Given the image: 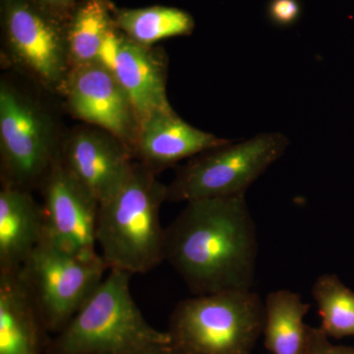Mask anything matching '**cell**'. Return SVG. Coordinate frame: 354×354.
<instances>
[{
	"label": "cell",
	"mask_w": 354,
	"mask_h": 354,
	"mask_svg": "<svg viewBox=\"0 0 354 354\" xmlns=\"http://www.w3.org/2000/svg\"><path fill=\"white\" fill-rule=\"evenodd\" d=\"M113 73L127 93L139 124L157 111H172L165 90L167 64L152 46L135 43L123 34Z\"/></svg>",
	"instance_id": "obj_13"
},
{
	"label": "cell",
	"mask_w": 354,
	"mask_h": 354,
	"mask_svg": "<svg viewBox=\"0 0 354 354\" xmlns=\"http://www.w3.org/2000/svg\"><path fill=\"white\" fill-rule=\"evenodd\" d=\"M46 333L19 271L0 272V354L46 353Z\"/></svg>",
	"instance_id": "obj_15"
},
{
	"label": "cell",
	"mask_w": 354,
	"mask_h": 354,
	"mask_svg": "<svg viewBox=\"0 0 354 354\" xmlns=\"http://www.w3.org/2000/svg\"><path fill=\"white\" fill-rule=\"evenodd\" d=\"M230 141L191 127L174 111H157L140 123L134 158L157 174Z\"/></svg>",
	"instance_id": "obj_12"
},
{
	"label": "cell",
	"mask_w": 354,
	"mask_h": 354,
	"mask_svg": "<svg viewBox=\"0 0 354 354\" xmlns=\"http://www.w3.org/2000/svg\"><path fill=\"white\" fill-rule=\"evenodd\" d=\"M55 127L41 106L11 84L0 85L2 186L31 191L39 187L59 158Z\"/></svg>",
	"instance_id": "obj_7"
},
{
	"label": "cell",
	"mask_w": 354,
	"mask_h": 354,
	"mask_svg": "<svg viewBox=\"0 0 354 354\" xmlns=\"http://www.w3.org/2000/svg\"><path fill=\"white\" fill-rule=\"evenodd\" d=\"M290 145L279 132L261 133L241 142L230 140L191 158L167 186V201L245 196L249 187Z\"/></svg>",
	"instance_id": "obj_5"
},
{
	"label": "cell",
	"mask_w": 354,
	"mask_h": 354,
	"mask_svg": "<svg viewBox=\"0 0 354 354\" xmlns=\"http://www.w3.org/2000/svg\"><path fill=\"white\" fill-rule=\"evenodd\" d=\"M106 270L101 254L71 252L44 234L19 274L38 307L46 332L57 334L102 283Z\"/></svg>",
	"instance_id": "obj_6"
},
{
	"label": "cell",
	"mask_w": 354,
	"mask_h": 354,
	"mask_svg": "<svg viewBox=\"0 0 354 354\" xmlns=\"http://www.w3.org/2000/svg\"><path fill=\"white\" fill-rule=\"evenodd\" d=\"M44 236L43 207L31 191H0V272L19 271Z\"/></svg>",
	"instance_id": "obj_14"
},
{
	"label": "cell",
	"mask_w": 354,
	"mask_h": 354,
	"mask_svg": "<svg viewBox=\"0 0 354 354\" xmlns=\"http://www.w3.org/2000/svg\"><path fill=\"white\" fill-rule=\"evenodd\" d=\"M114 24L127 38L145 46L174 37L188 36L195 21L183 9L169 6L120 8L113 10Z\"/></svg>",
	"instance_id": "obj_17"
},
{
	"label": "cell",
	"mask_w": 354,
	"mask_h": 354,
	"mask_svg": "<svg viewBox=\"0 0 354 354\" xmlns=\"http://www.w3.org/2000/svg\"><path fill=\"white\" fill-rule=\"evenodd\" d=\"M329 339L321 328L308 326L304 354H354L353 346H335Z\"/></svg>",
	"instance_id": "obj_20"
},
{
	"label": "cell",
	"mask_w": 354,
	"mask_h": 354,
	"mask_svg": "<svg viewBox=\"0 0 354 354\" xmlns=\"http://www.w3.org/2000/svg\"><path fill=\"white\" fill-rule=\"evenodd\" d=\"M167 186L155 172L135 162L118 189L100 203L97 244L109 270L146 274L165 261V232L160 220Z\"/></svg>",
	"instance_id": "obj_2"
},
{
	"label": "cell",
	"mask_w": 354,
	"mask_h": 354,
	"mask_svg": "<svg viewBox=\"0 0 354 354\" xmlns=\"http://www.w3.org/2000/svg\"><path fill=\"white\" fill-rule=\"evenodd\" d=\"M113 8L111 2L85 0L71 11L67 23L71 68L97 62L102 41L115 26Z\"/></svg>",
	"instance_id": "obj_18"
},
{
	"label": "cell",
	"mask_w": 354,
	"mask_h": 354,
	"mask_svg": "<svg viewBox=\"0 0 354 354\" xmlns=\"http://www.w3.org/2000/svg\"><path fill=\"white\" fill-rule=\"evenodd\" d=\"M43 195L44 234L80 255L97 252L100 203L70 174L59 158L39 185Z\"/></svg>",
	"instance_id": "obj_9"
},
{
	"label": "cell",
	"mask_w": 354,
	"mask_h": 354,
	"mask_svg": "<svg viewBox=\"0 0 354 354\" xmlns=\"http://www.w3.org/2000/svg\"><path fill=\"white\" fill-rule=\"evenodd\" d=\"M131 277L109 270L73 318L48 341L44 354H125L171 344L167 330L153 328L135 304Z\"/></svg>",
	"instance_id": "obj_3"
},
{
	"label": "cell",
	"mask_w": 354,
	"mask_h": 354,
	"mask_svg": "<svg viewBox=\"0 0 354 354\" xmlns=\"http://www.w3.org/2000/svg\"><path fill=\"white\" fill-rule=\"evenodd\" d=\"M125 354H180L171 344H153Z\"/></svg>",
	"instance_id": "obj_24"
},
{
	"label": "cell",
	"mask_w": 354,
	"mask_h": 354,
	"mask_svg": "<svg viewBox=\"0 0 354 354\" xmlns=\"http://www.w3.org/2000/svg\"><path fill=\"white\" fill-rule=\"evenodd\" d=\"M263 337L264 346L272 354H304L307 329L305 316L310 304L299 293L290 290L272 291L264 302Z\"/></svg>",
	"instance_id": "obj_16"
},
{
	"label": "cell",
	"mask_w": 354,
	"mask_h": 354,
	"mask_svg": "<svg viewBox=\"0 0 354 354\" xmlns=\"http://www.w3.org/2000/svg\"><path fill=\"white\" fill-rule=\"evenodd\" d=\"M123 34L114 26L102 41L99 53H97V62L102 65L104 68L113 72L115 67L116 60L120 55L121 41H122Z\"/></svg>",
	"instance_id": "obj_21"
},
{
	"label": "cell",
	"mask_w": 354,
	"mask_h": 354,
	"mask_svg": "<svg viewBox=\"0 0 354 354\" xmlns=\"http://www.w3.org/2000/svg\"><path fill=\"white\" fill-rule=\"evenodd\" d=\"M311 295L322 320L321 330L328 337L339 339L354 335V292L337 274L318 277Z\"/></svg>",
	"instance_id": "obj_19"
},
{
	"label": "cell",
	"mask_w": 354,
	"mask_h": 354,
	"mask_svg": "<svg viewBox=\"0 0 354 354\" xmlns=\"http://www.w3.org/2000/svg\"><path fill=\"white\" fill-rule=\"evenodd\" d=\"M68 17L35 0H1L3 41L11 57L44 86L64 94L71 64Z\"/></svg>",
	"instance_id": "obj_8"
},
{
	"label": "cell",
	"mask_w": 354,
	"mask_h": 354,
	"mask_svg": "<svg viewBox=\"0 0 354 354\" xmlns=\"http://www.w3.org/2000/svg\"><path fill=\"white\" fill-rule=\"evenodd\" d=\"M132 151L104 130L82 128L62 144L60 160L77 180L101 203L131 174Z\"/></svg>",
	"instance_id": "obj_11"
},
{
	"label": "cell",
	"mask_w": 354,
	"mask_h": 354,
	"mask_svg": "<svg viewBox=\"0 0 354 354\" xmlns=\"http://www.w3.org/2000/svg\"><path fill=\"white\" fill-rule=\"evenodd\" d=\"M35 1L58 15L69 17L71 11L80 2L85 1V0H35ZM104 1L111 2V0H104Z\"/></svg>",
	"instance_id": "obj_23"
},
{
	"label": "cell",
	"mask_w": 354,
	"mask_h": 354,
	"mask_svg": "<svg viewBox=\"0 0 354 354\" xmlns=\"http://www.w3.org/2000/svg\"><path fill=\"white\" fill-rule=\"evenodd\" d=\"M301 12L298 0H271L269 16L272 22L279 26L295 24Z\"/></svg>",
	"instance_id": "obj_22"
},
{
	"label": "cell",
	"mask_w": 354,
	"mask_h": 354,
	"mask_svg": "<svg viewBox=\"0 0 354 354\" xmlns=\"http://www.w3.org/2000/svg\"><path fill=\"white\" fill-rule=\"evenodd\" d=\"M64 95L74 116L113 135L134 156L139 136L138 118L113 72L97 62L73 67Z\"/></svg>",
	"instance_id": "obj_10"
},
{
	"label": "cell",
	"mask_w": 354,
	"mask_h": 354,
	"mask_svg": "<svg viewBox=\"0 0 354 354\" xmlns=\"http://www.w3.org/2000/svg\"><path fill=\"white\" fill-rule=\"evenodd\" d=\"M264 317V302L252 290L220 291L178 302L167 333L180 354H252Z\"/></svg>",
	"instance_id": "obj_4"
},
{
	"label": "cell",
	"mask_w": 354,
	"mask_h": 354,
	"mask_svg": "<svg viewBox=\"0 0 354 354\" xmlns=\"http://www.w3.org/2000/svg\"><path fill=\"white\" fill-rule=\"evenodd\" d=\"M258 239L245 196L186 203L165 232V261L195 295L252 290Z\"/></svg>",
	"instance_id": "obj_1"
}]
</instances>
